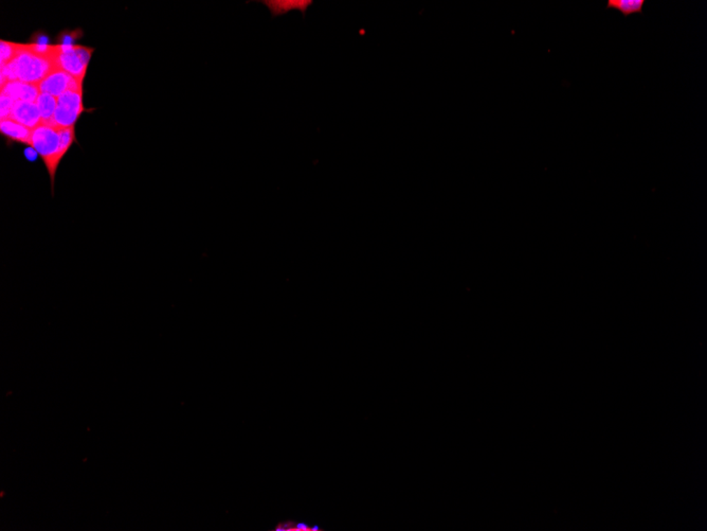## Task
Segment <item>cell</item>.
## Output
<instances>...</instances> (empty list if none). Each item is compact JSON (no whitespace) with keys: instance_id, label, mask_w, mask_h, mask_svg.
<instances>
[{"instance_id":"obj_1","label":"cell","mask_w":707,"mask_h":531,"mask_svg":"<svg viewBox=\"0 0 707 531\" xmlns=\"http://www.w3.org/2000/svg\"><path fill=\"white\" fill-rule=\"evenodd\" d=\"M57 67V45L20 44L15 59L0 68L1 86L15 81L38 85Z\"/></svg>"},{"instance_id":"obj_13","label":"cell","mask_w":707,"mask_h":531,"mask_svg":"<svg viewBox=\"0 0 707 531\" xmlns=\"http://www.w3.org/2000/svg\"><path fill=\"white\" fill-rule=\"evenodd\" d=\"M276 531H316L319 530L318 527L307 526L303 523H295L293 520H286L276 525Z\"/></svg>"},{"instance_id":"obj_14","label":"cell","mask_w":707,"mask_h":531,"mask_svg":"<svg viewBox=\"0 0 707 531\" xmlns=\"http://www.w3.org/2000/svg\"><path fill=\"white\" fill-rule=\"evenodd\" d=\"M0 96H1V98H0V100H1V118H0V120L7 119L11 115L12 109H13L14 105H15V101L8 97L7 95L3 94V92H1Z\"/></svg>"},{"instance_id":"obj_11","label":"cell","mask_w":707,"mask_h":531,"mask_svg":"<svg viewBox=\"0 0 707 531\" xmlns=\"http://www.w3.org/2000/svg\"><path fill=\"white\" fill-rule=\"evenodd\" d=\"M37 106L41 113V122L50 125L57 106V98L48 94H39L36 100Z\"/></svg>"},{"instance_id":"obj_10","label":"cell","mask_w":707,"mask_h":531,"mask_svg":"<svg viewBox=\"0 0 707 531\" xmlns=\"http://www.w3.org/2000/svg\"><path fill=\"white\" fill-rule=\"evenodd\" d=\"M645 0H608L607 10L620 12L624 18L634 14H643Z\"/></svg>"},{"instance_id":"obj_9","label":"cell","mask_w":707,"mask_h":531,"mask_svg":"<svg viewBox=\"0 0 707 531\" xmlns=\"http://www.w3.org/2000/svg\"><path fill=\"white\" fill-rule=\"evenodd\" d=\"M0 131L5 137L30 146L32 130L20 125L11 118L0 120Z\"/></svg>"},{"instance_id":"obj_8","label":"cell","mask_w":707,"mask_h":531,"mask_svg":"<svg viewBox=\"0 0 707 531\" xmlns=\"http://www.w3.org/2000/svg\"><path fill=\"white\" fill-rule=\"evenodd\" d=\"M1 92L13 99L15 102H18V101L36 102L37 98L41 94L38 85L24 83V82H18V81L9 82L6 85L1 86Z\"/></svg>"},{"instance_id":"obj_6","label":"cell","mask_w":707,"mask_h":531,"mask_svg":"<svg viewBox=\"0 0 707 531\" xmlns=\"http://www.w3.org/2000/svg\"><path fill=\"white\" fill-rule=\"evenodd\" d=\"M9 118L31 130L35 129L41 123V113L36 102H15Z\"/></svg>"},{"instance_id":"obj_12","label":"cell","mask_w":707,"mask_h":531,"mask_svg":"<svg viewBox=\"0 0 707 531\" xmlns=\"http://www.w3.org/2000/svg\"><path fill=\"white\" fill-rule=\"evenodd\" d=\"M0 46H1V57H0V63H1V67H5V66H7L8 64L11 63V62L15 59L18 51H20V44H18V43L6 42V41H1Z\"/></svg>"},{"instance_id":"obj_2","label":"cell","mask_w":707,"mask_h":531,"mask_svg":"<svg viewBox=\"0 0 707 531\" xmlns=\"http://www.w3.org/2000/svg\"><path fill=\"white\" fill-rule=\"evenodd\" d=\"M76 142V127H59L43 123L32 130L30 146L41 156L55 188L59 163Z\"/></svg>"},{"instance_id":"obj_5","label":"cell","mask_w":707,"mask_h":531,"mask_svg":"<svg viewBox=\"0 0 707 531\" xmlns=\"http://www.w3.org/2000/svg\"><path fill=\"white\" fill-rule=\"evenodd\" d=\"M38 88L39 92L43 94L51 95L55 98H59L67 90L83 88V83L70 76L65 70L57 67L41 81L38 84Z\"/></svg>"},{"instance_id":"obj_3","label":"cell","mask_w":707,"mask_h":531,"mask_svg":"<svg viewBox=\"0 0 707 531\" xmlns=\"http://www.w3.org/2000/svg\"><path fill=\"white\" fill-rule=\"evenodd\" d=\"M92 53L94 49L80 45H57V67L65 70L80 83H84Z\"/></svg>"},{"instance_id":"obj_7","label":"cell","mask_w":707,"mask_h":531,"mask_svg":"<svg viewBox=\"0 0 707 531\" xmlns=\"http://www.w3.org/2000/svg\"><path fill=\"white\" fill-rule=\"evenodd\" d=\"M260 4L267 7L272 18H279L291 11L301 12L305 18L308 8L313 5L312 0H262Z\"/></svg>"},{"instance_id":"obj_4","label":"cell","mask_w":707,"mask_h":531,"mask_svg":"<svg viewBox=\"0 0 707 531\" xmlns=\"http://www.w3.org/2000/svg\"><path fill=\"white\" fill-rule=\"evenodd\" d=\"M83 111V88L67 90L57 98V109L50 125L59 127H76Z\"/></svg>"}]
</instances>
